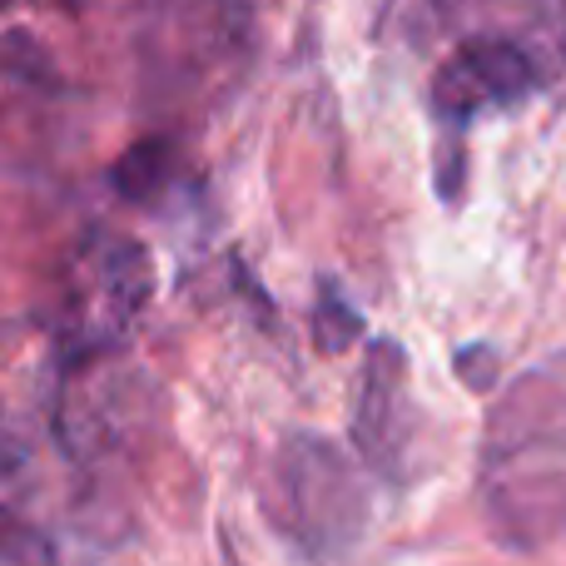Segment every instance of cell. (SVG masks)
I'll list each match as a JSON object with an SVG mask.
<instances>
[{
	"instance_id": "cell-1",
	"label": "cell",
	"mask_w": 566,
	"mask_h": 566,
	"mask_svg": "<svg viewBox=\"0 0 566 566\" xmlns=\"http://www.w3.org/2000/svg\"><path fill=\"white\" fill-rule=\"evenodd\" d=\"M279 522L308 557L333 562L358 542L368 497L358 468L328 438H289L274 462Z\"/></svg>"
},
{
	"instance_id": "cell-2",
	"label": "cell",
	"mask_w": 566,
	"mask_h": 566,
	"mask_svg": "<svg viewBox=\"0 0 566 566\" xmlns=\"http://www.w3.org/2000/svg\"><path fill=\"white\" fill-rule=\"evenodd\" d=\"M557 75V55L537 45L527 35H468L462 45H452V55L432 75V109L448 125H468L482 109H502L527 99L532 90H542Z\"/></svg>"
},
{
	"instance_id": "cell-3",
	"label": "cell",
	"mask_w": 566,
	"mask_h": 566,
	"mask_svg": "<svg viewBox=\"0 0 566 566\" xmlns=\"http://www.w3.org/2000/svg\"><path fill=\"white\" fill-rule=\"evenodd\" d=\"M408 358L392 338H378L363 363V388L353 408V442L363 462L378 472H398L402 442H408Z\"/></svg>"
},
{
	"instance_id": "cell-4",
	"label": "cell",
	"mask_w": 566,
	"mask_h": 566,
	"mask_svg": "<svg viewBox=\"0 0 566 566\" xmlns=\"http://www.w3.org/2000/svg\"><path fill=\"white\" fill-rule=\"evenodd\" d=\"M95 279H99V308H105L109 328H125L139 318V308L155 293V274H149V259L135 239H109L95 259Z\"/></svg>"
},
{
	"instance_id": "cell-5",
	"label": "cell",
	"mask_w": 566,
	"mask_h": 566,
	"mask_svg": "<svg viewBox=\"0 0 566 566\" xmlns=\"http://www.w3.org/2000/svg\"><path fill=\"white\" fill-rule=\"evenodd\" d=\"M169 169H175V155H169L165 139H139L135 149H125V159L115 165V189L129 205H145L159 189L169 185Z\"/></svg>"
},
{
	"instance_id": "cell-6",
	"label": "cell",
	"mask_w": 566,
	"mask_h": 566,
	"mask_svg": "<svg viewBox=\"0 0 566 566\" xmlns=\"http://www.w3.org/2000/svg\"><path fill=\"white\" fill-rule=\"evenodd\" d=\"M358 333H363V323H358V313H353V303L343 298L333 283H323L318 308H313V343H318L323 353H343Z\"/></svg>"
},
{
	"instance_id": "cell-7",
	"label": "cell",
	"mask_w": 566,
	"mask_h": 566,
	"mask_svg": "<svg viewBox=\"0 0 566 566\" xmlns=\"http://www.w3.org/2000/svg\"><path fill=\"white\" fill-rule=\"evenodd\" d=\"M0 70H6L10 80H20V85H50V55L40 40H30L25 30H10L6 40H0Z\"/></svg>"
},
{
	"instance_id": "cell-8",
	"label": "cell",
	"mask_w": 566,
	"mask_h": 566,
	"mask_svg": "<svg viewBox=\"0 0 566 566\" xmlns=\"http://www.w3.org/2000/svg\"><path fill=\"white\" fill-rule=\"evenodd\" d=\"M6 6H15V0H0V10H6Z\"/></svg>"
}]
</instances>
